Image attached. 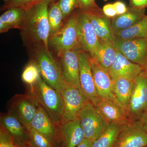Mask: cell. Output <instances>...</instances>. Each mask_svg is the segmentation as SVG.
I'll return each instance as SVG.
<instances>
[{"instance_id":"cell-18","label":"cell","mask_w":147,"mask_h":147,"mask_svg":"<svg viewBox=\"0 0 147 147\" xmlns=\"http://www.w3.org/2000/svg\"><path fill=\"white\" fill-rule=\"evenodd\" d=\"M58 127V125L50 118L43 108L38 105L37 111L29 127L34 129L44 135L55 146L56 143L59 141Z\"/></svg>"},{"instance_id":"cell-7","label":"cell","mask_w":147,"mask_h":147,"mask_svg":"<svg viewBox=\"0 0 147 147\" xmlns=\"http://www.w3.org/2000/svg\"><path fill=\"white\" fill-rule=\"evenodd\" d=\"M147 110V74L144 71L134 80L127 112L129 118L135 122Z\"/></svg>"},{"instance_id":"cell-36","label":"cell","mask_w":147,"mask_h":147,"mask_svg":"<svg viewBox=\"0 0 147 147\" xmlns=\"http://www.w3.org/2000/svg\"><path fill=\"white\" fill-rule=\"evenodd\" d=\"M129 5L131 7L145 9L147 8V0H129Z\"/></svg>"},{"instance_id":"cell-42","label":"cell","mask_w":147,"mask_h":147,"mask_svg":"<svg viewBox=\"0 0 147 147\" xmlns=\"http://www.w3.org/2000/svg\"><path fill=\"white\" fill-rule=\"evenodd\" d=\"M5 1H9V0H4Z\"/></svg>"},{"instance_id":"cell-25","label":"cell","mask_w":147,"mask_h":147,"mask_svg":"<svg viewBox=\"0 0 147 147\" xmlns=\"http://www.w3.org/2000/svg\"><path fill=\"white\" fill-rule=\"evenodd\" d=\"M124 126L109 124L101 135L93 142L92 147H113Z\"/></svg>"},{"instance_id":"cell-23","label":"cell","mask_w":147,"mask_h":147,"mask_svg":"<svg viewBox=\"0 0 147 147\" xmlns=\"http://www.w3.org/2000/svg\"><path fill=\"white\" fill-rule=\"evenodd\" d=\"M26 10L18 7L9 8L0 17V32H5L10 29H23Z\"/></svg>"},{"instance_id":"cell-6","label":"cell","mask_w":147,"mask_h":147,"mask_svg":"<svg viewBox=\"0 0 147 147\" xmlns=\"http://www.w3.org/2000/svg\"><path fill=\"white\" fill-rule=\"evenodd\" d=\"M113 46L117 51L133 63L147 67V38L120 40L115 38Z\"/></svg>"},{"instance_id":"cell-11","label":"cell","mask_w":147,"mask_h":147,"mask_svg":"<svg viewBox=\"0 0 147 147\" xmlns=\"http://www.w3.org/2000/svg\"><path fill=\"white\" fill-rule=\"evenodd\" d=\"M38 106L36 100L31 95H16L11 99L10 112L28 129L36 113Z\"/></svg>"},{"instance_id":"cell-38","label":"cell","mask_w":147,"mask_h":147,"mask_svg":"<svg viewBox=\"0 0 147 147\" xmlns=\"http://www.w3.org/2000/svg\"><path fill=\"white\" fill-rule=\"evenodd\" d=\"M93 142L90 140L85 139L83 142L76 147H92Z\"/></svg>"},{"instance_id":"cell-30","label":"cell","mask_w":147,"mask_h":147,"mask_svg":"<svg viewBox=\"0 0 147 147\" xmlns=\"http://www.w3.org/2000/svg\"><path fill=\"white\" fill-rule=\"evenodd\" d=\"M41 0H9L4 6V9L13 7H20L26 10Z\"/></svg>"},{"instance_id":"cell-16","label":"cell","mask_w":147,"mask_h":147,"mask_svg":"<svg viewBox=\"0 0 147 147\" xmlns=\"http://www.w3.org/2000/svg\"><path fill=\"white\" fill-rule=\"evenodd\" d=\"M1 127L5 130L18 146L30 144L28 130L10 112L1 117Z\"/></svg>"},{"instance_id":"cell-26","label":"cell","mask_w":147,"mask_h":147,"mask_svg":"<svg viewBox=\"0 0 147 147\" xmlns=\"http://www.w3.org/2000/svg\"><path fill=\"white\" fill-rule=\"evenodd\" d=\"M147 38V15L134 26L115 35V38L120 40Z\"/></svg>"},{"instance_id":"cell-41","label":"cell","mask_w":147,"mask_h":147,"mask_svg":"<svg viewBox=\"0 0 147 147\" xmlns=\"http://www.w3.org/2000/svg\"><path fill=\"white\" fill-rule=\"evenodd\" d=\"M102 1H107L108 0H102Z\"/></svg>"},{"instance_id":"cell-17","label":"cell","mask_w":147,"mask_h":147,"mask_svg":"<svg viewBox=\"0 0 147 147\" xmlns=\"http://www.w3.org/2000/svg\"><path fill=\"white\" fill-rule=\"evenodd\" d=\"M144 70V67L131 62L117 50L115 59L108 71L113 80L119 78L135 80Z\"/></svg>"},{"instance_id":"cell-14","label":"cell","mask_w":147,"mask_h":147,"mask_svg":"<svg viewBox=\"0 0 147 147\" xmlns=\"http://www.w3.org/2000/svg\"><path fill=\"white\" fill-rule=\"evenodd\" d=\"M113 147H147V133L132 122L124 127Z\"/></svg>"},{"instance_id":"cell-37","label":"cell","mask_w":147,"mask_h":147,"mask_svg":"<svg viewBox=\"0 0 147 147\" xmlns=\"http://www.w3.org/2000/svg\"><path fill=\"white\" fill-rule=\"evenodd\" d=\"M135 122L147 133V110L142 114Z\"/></svg>"},{"instance_id":"cell-2","label":"cell","mask_w":147,"mask_h":147,"mask_svg":"<svg viewBox=\"0 0 147 147\" xmlns=\"http://www.w3.org/2000/svg\"><path fill=\"white\" fill-rule=\"evenodd\" d=\"M30 94L52 120L58 126L60 125L64 112V101L60 93L48 86L40 77L30 87Z\"/></svg>"},{"instance_id":"cell-5","label":"cell","mask_w":147,"mask_h":147,"mask_svg":"<svg viewBox=\"0 0 147 147\" xmlns=\"http://www.w3.org/2000/svg\"><path fill=\"white\" fill-rule=\"evenodd\" d=\"M78 119L84 131L85 139L94 142L109 124L92 102L88 101L78 114Z\"/></svg>"},{"instance_id":"cell-29","label":"cell","mask_w":147,"mask_h":147,"mask_svg":"<svg viewBox=\"0 0 147 147\" xmlns=\"http://www.w3.org/2000/svg\"><path fill=\"white\" fill-rule=\"evenodd\" d=\"M30 143L34 147H55L47 138L34 129L28 128Z\"/></svg>"},{"instance_id":"cell-12","label":"cell","mask_w":147,"mask_h":147,"mask_svg":"<svg viewBox=\"0 0 147 147\" xmlns=\"http://www.w3.org/2000/svg\"><path fill=\"white\" fill-rule=\"evenodd\" d=\"M78 30L79 41L82 50L88 53L91 57L93 58L100 40L86 13L82 11L79 14Z\"/></svg>"},{"instance_id":"cell-15","label":"cell","mask_w":147,"mask_h":147,"mask_svg":"<svg viewBox=\"0 0 147 147\" xmlns=\"http://www.w3.org/2000/svg\"><path fill=\"white\" fill-rule=\"evenodd\" d=\"M93 105L108 124L124 126L132 122L124 110L115 102L98 97Z\"/></svg>"},{"instance_id":"cell-4","label":"cell","mask_w":147,"mask_h":147,"mask_svg":"<svg viewBox=\"0 0 147 147\" xmlns=\"http://www.w3.org/2000/svg\"><path fill=\"white\" fill-rule=\"evenodd\" d=\"M79 14L71 15L59 32L50 36L49 44L58 56L68 50H82L78 33Z\"/></svg>"},{"instance_id":"cell-13","label":"cell","mask_w":147,"mask_h":147,"mask_svg":"<svg viewBox=\"0 0 147 147\" xmlns=\"http://www.w3.org/2000/svg\"><path fill=\"white\" fill-rule=\"evenodd\" d=\"M80 50H68L58 56L65 82L79 89L80 85L79 55Z\"/></svg>"},{"instance_id":"cell-24","label":"cell","mask_w":147,"mask_h":147,"mask_svg":"<svg viewBox=\"0 0 147 147\" xmlns=\"http://www.w3.org/2000/svg\"><path fill=\"white\" fill-rule=\"evenodd\" d=\"M99 40V45L93 59L103 68L108 70L115 59L117 50L112 41Z\"/></svg>"},{"instance_id":"cell-21","label":"cell","mask_w":147,"mask_h":147,"mask_svg":"<svg viewBox=\"0 0 147 147\" xmlns=\"http://www.w3.org/2000/svg\"><path fill=\"white\" fill-rule=\"evenodd\" d=\"M86 13L99 40L113 41L115 35L110 18L105 16L102 11Z\"/></svg>"},{"instance_id":"cell-27","label":"cell","mask_w":147,"mask_h":147,"mask_svg":"<svg viewBox=\"0 0 147 147\" xmlns=\"http://www.w3.org/2000/svg\"><path fill=\"white\" fill-rule=\"evenodd\" d=\"M48 18L50 36L59 32L63 26V16L57 3H54L51 5L48 10Z\"/></svg>"},{"instance_id":"cell-40","label":"cell","mask_w":147,"mask_h":147,"mask_svg":"<svg viewBox=\"0 0 147 147\" xmlns=\"http://www.w3.org/2000/svg\"><path fill=\"white\" fill-rule=\"evenodd\" d=\"M144 71L147 74V67L145 69V70H144Z\"/></svg>"},{"instance_id":"cell-34","label":"cell","mask_w":147,"mask_h":147,"mask_svg":"<svg viewBox=\"0 0 147 147\" xmlns=\"http://www.w3.org/2000/svg\"><path fill=\"white\" fill-rule=\"evenodd\" d=\"M102 11L105 16L110 18H113L117 16L113 3H108L103 6Z\"/></svg>"},{"instance_id":"cell-22","label":"cell","mask_w":147,"mask_h":147,"mask_svg":"<svg viewBox=\"0 0 147 147\" xmlns=\"http://www.w3.org/2000/svg\"><path fill=\"white\" fill-rule=\"evenodd\" d=\"M113 81V92L115 97L119 105L128 117L129 104L134 89V80L119 78Z\"/></svg>"},{"instance_id":"cell-39","label":"cell","mask_w":147,"mask_h":147,"mask_svg":"<svg viewBox=\"0 0 147 147\" xmlns=\"http://www.w3.org/2000/svg\"><path fill=\"white\" fill-rule=\"evenodd\" d=\"M19 147H34L33 146H32L30 144H27L23 145V146H18Z\"/></svg>"},{"instance_id":"cell-32","label":"cell","mask_w":147,"mask_h":147,"mask_svg":"<svg viewBox=\"0 0 147 147\" xmlns=\"http://www.w3.org/2000/svg\"><path fill=\"white\" fill-rule=\"evenodd\" d=\"M78 7L81 11L86 13L102 12V9L98 6L95 0H77Z\"/></svg>"},{"instance_id":"cell-33","label":"cell","mask_w":147,"mask_h":147,"mask_svg":"<svg viewBox=\"0 0 147 147\" xmlns=\"http://www.w3.org/2000/svg\"><path fill=\"white\" fill-rule=\"evenodd\" d=\"M0 147H19L8 133L1 127L0 128Z\"/></svg>"},{"instance_id":"cell-8","label":"cell","mask_w":147,"mask_h":147,"mask_svg":"<svg viewBox=\"0 0 147 147\" xmlns=\"http://www.w3.org/2000/svg\"><path fill=\"white\" fill-rule=\"evenodd\" d=\"M61 94L64 101L63 119L62 124L78 119L79 112L88 100L81 90L67 84Z\"/></svg>"},{"instance_id":"cell-10","label":"cell","mask_w":147,"mask_h":147,"mask_svg":"<svg viewBox=\"0 0 147 147\" xmlns=\"http://www.w3.org/2000/svg\"><path fill=\"white\" fill-rule=\"evenodd\" d=\"M90 60L98 96L102 99L115 102L121 107L115 97L113 92V81L108 70L103 68L93 58L91 57Z\"/></svg>"},{"instance_id":"cell-9","label":"cell","mask_w":147,"mask_h":147,"mask_svg":"<svg viewBox=\"0 0 147 147\" xmlns=\"http://www.w3.org/2000/svg\"><path fill=\"white\" fill-rule=\"evenodd\" d=\"M79 57L80 90L88 101L93 104L98 97L92 72L90 56L81 50Z\"/></svg>"},{"instance_id":"cell-3","label":"cell","mask_w":147,"mask_h":147,"mask_svg":"<svg viewBox=\"0 0 147 147\" xmlns=\"http://www.w3.org/2000/svg\"><path fill=\"white\" fill-rule=\"evenodd\" d=\"M36 60L42 80L61 94L66 83L64 79L60 65L55 60L49 49L44 47L38 48L36 53Z\"/></svg>"},{"instance_id":"cell-35","label":"cell","mask_w":147,"mask_h":147,"mask_svg":"<svg viewBox=\"0 0 147 147\" xmlns=\"http://www.w3.org/2000/svg\"><path fill=\"white\" fill-rule=\"evenodd\" d=\"M117 11V15L123 14L127 12L128 7H127L125 4L121 1H117L113 3Z\"/></svg>"},{"instance_id":"cell-19","label":"cell","mask_w":147,"mask_h":147,"mask_svg":"<svg viewBox=\"0 0 147 147\" xmlns=\"http://www.w3.org/2000/svg\"><path fill=\"white\" fill-rule=\"evenodd\" d=\"M58 127L59 142H61V147H76L85 139L78 119L65 122Z\"/></svg>"},{"instance_id":"cell-20","label":"cell","mask_w":147,"mask_h":147,"mask_svg":"<svg viewBox=\"0 0 147 147\" xmlns=\"http://www.w3.org/2000/svg\"><path fill=\"white\" fill-rule=\"evenodd\" d=\"M145 16V9L129 7L125 13L117 15L111 20L112 28L115 35L134 26Z\"/></svg>"},{"instance_id":"cell-28","label":"cell","mask_w":147,"mask_h":147,"mask_svg":"<svg viewBox=\"0 0 147 147\" xmlns=\"http://www.w3.org/2000/svg\"><path fill=\"white\" fill-rule=\"evenodd\" d=\"M41 77L38 67L36 63L28 65L22 73L21 78L23 82L32 86Z\"/></svg>"},{"instance_id":"cell-1","label":"cell","mask_w":147,"mask_h":147,"mask_svg":"<svg viewBox=\"0 0 147 147\" xmlns=\"http://www.w3.org/2000/svg\"><path fill=\"white\" fill-rule=\"evenodd\" d=\"M52 0H41L26 10L23 29L34 41L48 49L50 36L48 7Z\"/></svg>"},{"instance_id":"cell-31","label":"cell","mask_w":147,"mask_h":147,"mask_svg":"<svg viewBox=\"0 0 147 147\" xmlns=\"http://www.w3.org/2000/svg\"><path fill=\"white\" fill-rule=\"evenodd\" d=\"M58 5L64 18L70 14L76 7H78L77 0H59Z\"/></svg>"}]
</instances>
